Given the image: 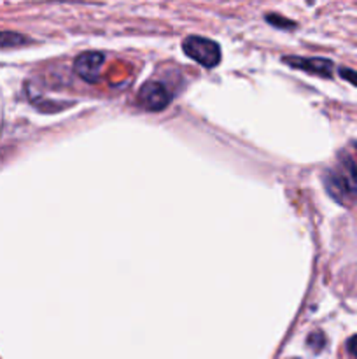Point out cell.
Returning <instances> with one entry per match:
<instances>
[{
    "instance_id": "6da1fadb",
    "label": "cell",
    "mask_w": 357,
    "mask_h": 359,
    "mask_svg": "<svg viewBox=\"0 0 357 359\" xmlns=\"http://www.w3.org/2000/svg\"><path fill=\"white\" fill-rule=\"evenodd\" d=\"M326 186L329 193L340 202L357 200V165L352 160H343L331 172H328Z\"/></svg>"
},
{
    "instance_id": "7a4b0ae2",
    "label": "cell",
    "mask_w": 357,
    "mask_h": 359,
    "mask_svg": "<svg viewBox=\"0 0 357 359\" xmlns=\"http://www.w3.org/2000/svg\"><path fill=\"white\" fill-rule=\"evenodd\" d=\"M182 49L186 55L205 69H214L220 62V48L216 41L200 37V35H189L182 41Z\"/></svg>"
},
{
    "instance_id": "3957f363",
    "label": "cell",
    "mask_w": 357,
    "mask_h": 359,
    "mask_svg": "<svg viewBox=\"0 0 357 359\" xmlns=\"http://www.w3.org/2000/svg\"><path fill=\"white\" fill-rule=\"evenodd\" d=\"M172 102V93L167 90L163 83L160 81H149L144 84L136 95V104L144 109V111L160 112L167 109Z\"/></svg>"
},
{
    "instance_id": "277c9868",
    "label": "cell",
    "mask_w": 357,
    "mask_h": 359,
    "mask_svg": "<svg viewBox=\"0 0 357 359\" xmlns=\"http://www.w3.org/2000/svg\"><path fill=\"white\" fill-rule=\"evenodd\" d=\"M105 55L98 51H86L79 55L74 62V72L86 83H97L104 67Z\"/></svg>"
},
{
    "instance_id": "5b68a950",
    "label": "cell",
    "mask_w": 357,
    "mask_h": 359,
    "mask_svg": "<svg viewBox=\"0 0 357 359\" xmlns=\"http://www.w3.org/2000/svg\"><path fill=\"white\" fill-rule=\"evenodd\" d=\"M284 62L289 63L293 69L304 70L308 74H315V76L331 77L332 76V62L326 58H301V56H290V58H284Z\"/></svg>"
},
{
    "instance_id": "8992f818",
    "label": "cell",
    "mask_w": 357,
    "mask_h": 359,
    "mask_svg": "<svg viewBox=\"0 0 357 359\" xmlns=\"http://www.w3.org/2000/svg\"><path fill=\"white\" fill-rule=\"evenodd\" d=\"M28 39L16 32H0V48H20L27 44Z\"/></svg>"
},
{
    "instance_id": "52a82bcc",
    "label": "cell",
    "mask_w": 357,
    "mask_h": 359,
    "mask_svg": "<svg viewBox=\"0 0 357 359\" xmlns=\"http://www.w3.org/2000/svg\"><path fill=\"white\" fill-rule=\"evenodd\" d=\"M266 21L276 28H294L296 27V25H294V21L286 20V18H282V16H275V14H268V16H266Z\"/></svg>"
},
{
    "instance_id": "ba28073f",
    "label": "cell",
    "mask_w": 357,
    "mask_h": 359,
    "mask_svg": "<svg viewBox=\"0 0 357 359\" xmlns=\"http://www.w3.org/2000/svg\"><path fill=\"white\" fill-rule=\"evenodd\" d=\"M324 344H326V339L324 335H322V332L312 333L310 339H308V346H310L314 351H321L322 347H324Z\"/></svg>"
},
{
    "instance_id": "9c48e42d",
    "label": "cell",
    "mask_w": 357,
    "mask_h": 359,
    "mask_svg": "<svg viewBox=\"0 0 357 359\" xmlns=\"http://www.w3.org/2000/svg\"><path fill=\"white\" fill-rule=\"evenodd\" d=\"M338 74H340V76H342V79L349 81V83H352L354 86H357V72H356V70L340 69Z\"/></svg>"
},
{
    "instance_id": "30bf717a",
    "label": "cell",
    "mask_w": 357,
    "mask_h": 359,
    "mask_svg": "<svg viewBox=\"0 0 357 359\" xmlns=\"http://www.w3.org/2000/svg\"><path fill=\"white\" fill-rule=\"evenodd\" d=\"M346 351H349L350 356L357 358V335H354L352 339H349V342H346Z\"/></svg>"
}]
</instances>
